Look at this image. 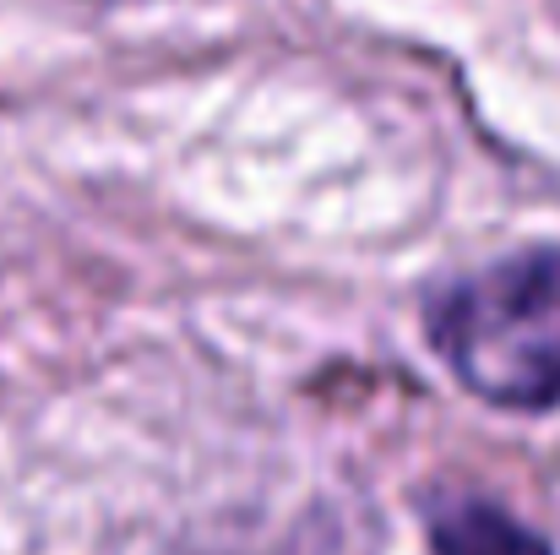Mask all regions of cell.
<instances>
[{
	"instance_id": "cell-1",
	"label": "cell",
	"mask_w": 560,
	"mask_h": 555,
	"mask_svg": "<svg viewBox=\"0 0 560 555\" xmlns=\"http://www.w3.org/2000/svg\"><path fill=\"white\" fill-rule=\"evenodd\" d=\"M424 338L495 408L560 403V251H517L424 300Z\"/></svg>"
},
{
	"instance_id": "cell-2",
	"label": "cell",
	"mask_w": 560,
	"mask_h": 555,
	"mask_svg": "<svg viewBox=\"0 0 560 555\" xmlns=\"http://www.w3.org/2000/svg\"><path fill=\"white\" fill-rule=\"evenodd\" d=\"M430 551L435 555H550V545L523 529L512 512L490 501H452L430 512Z\"/></svg>"
}]
</instances>
